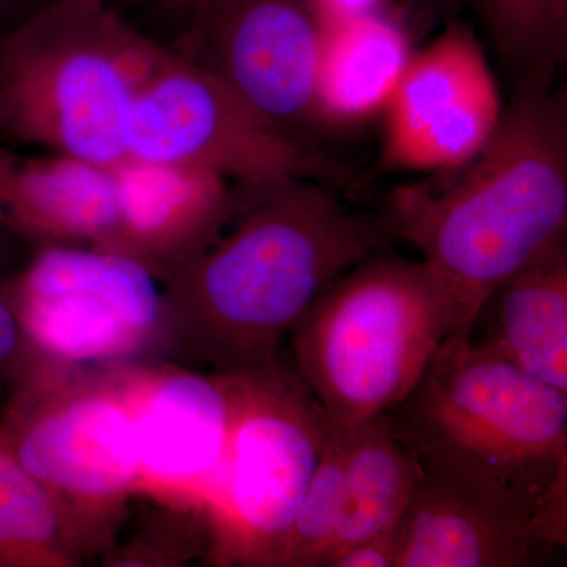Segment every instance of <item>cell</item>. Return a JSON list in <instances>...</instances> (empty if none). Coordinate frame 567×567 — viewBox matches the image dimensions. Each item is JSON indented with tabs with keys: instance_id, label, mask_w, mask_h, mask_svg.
Returning a JSON list of instances; mask_svg holds the SVG:
<instances>
[{
	"instance_id": "9a60e30c",
	"label": "cell",
	"mask_w": 567,
	"mask_h": 567,
	"mask_svg": "<svg viewBox=\"0 0 567 567\" xmlns=\"http://www.w3.org/2000/svg\"><path fill=\"white\" fill-rule=\"evenodd\" d=\"M114 169L55 155L29 158L0 147V224L39 246L102 248L117 221Z\"/></svg>"
},
{
	"instance_id": "8fae6325",
	"label": "cell",
	"mask_w": 567,
	"mask_h": 567,
	"mask_svg": "<svg viewBox=\"0 0 567 567\" xmlns=\"http://www.w3.org/2000/svg\"><path fill=\"white\" fill-rule=\"evenodd\" d=\"M383 114L390 166L446 173L472 162L503 117L494 73L475 35L451 28L413 52Z\"/></svg>"
},
{
	"instance_id": "277c9868",
	"label": "cell",
	"mask_w": 567,
	"mask_h": 567,
	"mask_svg": "<svg viewBox=\"0 0 567 567\" xmlns=\"http://www.w3.org/2000/svg\"><path fill=\"white\" fill-rule=\"evenodd\" d=\"M457 328L450 295L424 262L379 251L295 323L293 369L331 427L349 434L401 404Z\"/></svg>"
},
{
	"instance_id": "2e32d148",
	"label": "cell",
	"mask_w": 567,
	"mask_h": 567,
	"mask_svg": "<svg viewBox=\"0 0 567 567\" xmlns=\"http://www.w3.org/2000/svg\"><path fill=\"white\" fill-rule=\"evenodd\" d=\"M470 330L477 346L567 393L566 234L511 275Z\"/></svg>"
},
{
	"instance_id": "e0dca14e",
	"label": "cell",
	"mask_w": 567,
	"mask_h": 567,
	"mask_svg": "<svg viewBox=\"0 0 567 567\" xmlns=\"http://www.w3.org/2000/svg\"><path fill=\"white\" fill-rule=\"evenodd\" d=\"M412 55L404 31L374 13L322 29L317 117L358 123L383 114Z\"/></svg>"
},
{
	"instance_id": "83f0119b",
	"label": "cell",
	"mask_w": 567,
	"mask_h": 567,
	"mask_svg": "<svg viewBox=\"0 0 567 567\" xmlns=\"http://www.w3.org/2000/svg\"><path fill=\"white\" fill-rule=\"evenodd\" d=\"M10 235L9 230L0 224V267L6 262L7 256H9Z\"/></svg>"
},
{
	"instance_id": "ba28073f",
	"label": "cell",
	"mask_w": 567,
	"mask_h": 567,
	"mask_svg": "<svg viewBox=\"0 0 567 567\" xmlns=\"http://www.w3.org/2000/svg\"><path fill=\"white\" fill-rule=\"evenodd\" d=\"M128 158L221 175L245 188L334 177L308 142L252 111L207 65L174 55L134 100Z\"/></svg>"
},
{
	"instance_id": "ffe728a7",
	"label": "cell",
	"mask_w": 567,
	"mask_h": 567,
	"mask_svg": "<svg viewBox=\"0 0 567 567\" xmlns=\"http://www.w3.org/2000/svg\"><path fill=\"white\" fill-rule=\"evenodd\" d=\"M496 48L527 84H547L567 52V0H491Z\"/></svg>"
},
{
	"instance_id": "cb8c5ba5",
	"label": "cell",
	"mask_w": 567,
	"mask_h": 567,
	"mask_svg": "<svg viewBox=\"0 0 567 567\" xmlns=\"http://www.w3.org/2000/svg\"><path fill=\"white\" fill-rule=\"evenodd\" d=\"M399 525L338 551L327 559L323 567H395L399 554Z\"/></svg>"
},
{
	"instance_id": "4316f807",
	"label": "cell",
	"mask_w": 567,
	"mask_h": 567,
	"mask_svg": "<svg viewBox=\"0 0 567 567\" xmlns=\"http://www.w3.org/2000/svg\"><path fill=\"white\" fill-rule=\"evenodd\" d=\"M164 2L173 3L175 7L192 11L194 18H199L200 14L215 6L218 0H164Z\"/></svg>"
},
{
	"instance_id": "4fadbf2b",
	"label": "cell",
	"mask_w": 567,
	"mask_h": 567,
	"mask_svg": "<svg viewBox=\"0 0 567 567\" xmlns=\"http://www.w3.org/2000/svg\"><path fill=\"white\" fill-rule=\"evenodd\" d=\"M196 25L204 65L260 117L295 134L317 118L322 28L309 0H218Z\"/></svg>"
},
{
	"instance_id": "603a6c76",
	"label": "cell",
	"mask_w": 567,
	"mask_h": 567,
	"mask_svg": "<svg viewBox=\"0 0 567 567\" xmlns=\"http://www.w3.org/2000/svg\"><path fill=\"white\" fill-rule=\"evenodd\" d=\"M28 350V339L10 303L6 281L0 278V399L7 394Z\"/></svg>"
},
{
	"instance_id": "7a4b0ae2",
	"label": "cell",
	"mask_w": 567,
	"mask_h": 567,
	"mask_svg": "<svg viewBox=\"0 0 567 567\" xmlns=\"http://www.w3.org/2000/svg\"><path fill=\"white\" fill-rule=\"evenodd\" d=\"M461 175L398 194L388 235L409 241L450 295L458 328L567 226V115L547 85L527 84Z\"/></svg>"
},
{
	"instance_id": "ac0fdd59",
	"label": "cell",
	"mask_w": 567,
	"mask_h": 567,
	"mask_svg": "<svg viewBox=\"0 0 567 567\" xmlns=\"http://www.w3.org/2000/svg\"><path fill=\"white\" fill-rule=\"evenodd\" d=\"M344 435V499L327 559L398 527L420 484L415 451L399 434L390 412Z\"/></svg>"
},
{
	"instance_id": "484cf974",
	"label": "cell",
	"mask_w": 567,
	"mask_h": 567,
	"mask_svg": "<svg viewBox=\"0 0 567 567\" xmlns=\"http://www.w3.org/2000/svg\"><path fill=\"white\" fill-rule=\"evenodd\" d=\"M37 0H0V21L10 20L18 14L25 13L28 17L31 11L35 10Z\"/></svg>"
},
{
	"instance_id": "52a82bcc",
	"label": "cell",
	"mask_w": 567,
	"mask_h": 567,
	"mask_svg": "<svg viewBox=\"0 0 567 567\" xmlns=\"http://www.w3.org/2000/svg\"><path fill=\"white\" fill-rule=\"evenodd\" d=\"M227 432L204 513L208 565L281 567L287 535L331 424L293 368L218 374Z\"/></svg>"
},
{
	"instance_id": "7402d4cb",
	"label": "cell",
	"mask_w": 567,
	"mask_h": 567,
	"mask_svg": "<svg viewBox=\"0 0 567 567\" xmlns=\"http://www.w3.org/2000/svg\"><path fill=\"white\" fill-rule=\"evenodd\" d=\"M210 528L203 509L156 505L128 543L103 554V566L181 567L207 558Z\"/></svg>"
},
{
	"instance_id": "44dd1931",
	"label": "cell",
	"mask_w": 567,
	"mask_h": 567,
	"mask_svg": "<svg viewBox=\"0 0 567 567\" xmlns=\"http://www.w3.org/2000/svg\"><path fill=\"white\" fill-rule=\"evenodd\" d=\"M346 435L331 429L287 535L281 567H323L344 499Z\"/></svg>"
},
{
	"instance_id": "6da1fadb",
	"label": "cell",
	"mask_w": 567,
	"mask_h": 567,
	"mask_svg": "<svg viewBox=\"0 0 567 567\" xmlns=\"http://www.w3.org/2000/svg\"><path fill=\"white\" fill-rule=\"evenodd\" d=\"M241 189L233 233L162 282L159 353L218 374L276 363L316 298L390 237L312 181Z\"/></svg>"
},
{
	"instance_id": "8992f818",
	"label": "cell",
	"mask_w": 567,
	"mask_h": 567,
	"mask_svg": "<svg viewBox=\"0 0 567 567\" xmlns=\"http://www.w3.org/2000/svg\"><path fill=\"white\" fill-rule=\"evenodd\" d=\"M417 453L456 462L540 499L567 481V393L447 336L412 393L390 410Z\"/></svg>"
},
{
	"instance_id": "9c48e42d",
	"label": "cell",
	"mask_w": 567,
	"mask_h": 567,
	"mask_svg": "<svg viewBox=\"0 0 567 567\" xmlns=\"http://www.w3.org/2000/svg\"><path fill=\"white\" fill-rule=\"evenodd\" d=\"M6 289L29 344L48 357L103 365L162 350V290L122 254L39 246Z\"/></svg>"
},
{
	"instance_id": "30bf717a",
	"label": "cell",
	"mask_w": 567,
	"mask_h": 567,
	"mask_svg": "<svg viewBox=\"0 0 567 567\" xmlns=\"http://www.w3.org/2000/svg\"><path fill=\"white\" fill-rule=\"evenodd\" d=\"M103 365L132 417L136 495L155 505L204 511L227 432V402L218 375L162 361Z\"/></svg>"
},
{
	"instance_id": "3957f363",
	"label": "cell",
	"mask_w": 567,
	"mask_h": 567,
	"mask_svg": "<svg viewBox=\"0 0 567 567\" xmlns=\"http://www.w3.org/2000/svg\"><path fill=\"white\" fill-rule=\"evenodd\" d=\"M104 0H51L0 33V134L115 169L134 100L173 61Z\"/></svg>"
},
{
	"instance_id": "d6986e66",
	"label": "cell",
	"mask_w": 567,
	"mask_h": 567,
	"mask_svg": "<svg viewBox=\"0 0 567 567\" xmlns=\"http://www.w3.org/2000/svg\"><path fill=\"white\" fill-rule=\"evenodd\" d=\"M61 514L0 442V567H74Z\"/></svg>"
},
{
	"instance_id": "7c38bea8",
	"label": "cell",
	"mask_w": 567,
	"mask_h": 567,
	"mask_svg": "<svg viewBox=\"0 0 567 567\" xmlns=\"http://www.w3.org/2000/svg\"><path fill=\"white\" fill-rule=\"evenodd\" d=\"M420 484L399 525L395 567H520L539 498L468 466L417 453Z\"/></svg>"
},
{
	"instance_id": "5bb4252c",
	"label": "cell",
	"mask_w": 567,
	"mask_h": 567,
	"mask_svg": "<svg viewBox=\"0 0 567 567\" xmlns=\"http://www.w3.org/2000/svg\"><path fill=\"white\" fill-rule=\"evenodd\" d=\"M114 173L117 221L96 249L136 260L156 281L204 251L233 218L234 194L221 175L132 158Z\"/></svg>"
},
{
	"instance_id": "d4e9b609",
	"label": "cell",
	"mask_w": 567,
	"mask_h": 567,
	"mask_svg": "<svg viewBox=\"0 0 567 567\" xmlns=\"http://www.w3.org/2000/svg\"><path fill=\"white\" fill-rule=\"evenodd\" d=\"M380 2L382 0H309L322 29L374 13Z\"/></svg>"
},
{
	"instance_id": "5b68a950",
	"label": "cell",
	"mask_w": 567,
	"mask_h": 567,
	"mask_svg": "<svg viewBox=\"0 0 567 567\" xmlns=\"http://www.w3.org/2000/svg\"><path fill=\"white\" fill-rule=\"evenodd\" d=\"M0 442L51 496L81 561L114 546L136 495L137 450L104 365L58 360L29 344L7 390Z\"/></svg>"
}]
</instances>
